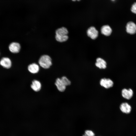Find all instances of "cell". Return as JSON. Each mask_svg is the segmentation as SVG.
<instances>
[{
	"label": "cell",
	"instance_id": "6",
	"mask_svg": "<svg viewBox=\"0 0 136 136\" xmlns=\"http://www.w3.org/2000/svg\"><path fill=\"white\" fill-rule=\"evenodd\" d=\"M127 32L130 34H134L136 32V25L133 22L130 21L128 22L126 26Z\"/></svg>",
	"mask_w": 136,
	"mask_h": 136
},
{
	"label": "cell",
	"instance_id": "15",
	"mask_svg": "<svg viewBox=\"0 0 136 136\" xmlns=\"http://www.w3.org/2000/svg\"><path fill=\"white\" fill-rule=\"evenodd\" d=\"M60 79L64 84L66 86L71 85V81L65 76L62 77Z\"/></svg>",
	"mask_w": 136,
	"mask_h": 136
},
{
	"label": "cell",
	"instance_id": "13",
	"mask_svg": "<svg viewBox=\"0 0 136 136\" xmlns=\"http://www.w3.org/2000/svg\"><path fill=\"white\" fill-rule=\"evenodd\" d=\"M41 84L40 82L37 80H34L32 82L30 85L31 89L35 92L40 91L41 88Z\"/></svg>",
	"mask_w": 136,
	"mask_h": 136
},
{
	"label": "cell",
	"instance_id": "12",
	"mask_svg": "<svg viewBox=\"0 0 136 136\" xmlns=\"http://www.w3.org/2000/svg\"><path fill=\"white\" fill-rule=\"evenodd\" d=\"M112 32L111 28L108 25L103 26L101 28V32L102 34L106 36H110Z\"/></svg>",
	"mask_w": 136,
	"mask_h": 136
},
{
	"label": "cell",
	"instance_id": "18",
	"mask_svg": "<svg viewBox=\"0 0 136 136\" xmlns=\"http://www.w3.org/2000/svg\"><path fill=\"white\" fill-rule=\"evenodd\" d=\"M83 136H87L86 135V134H85L84 135H83Z\"/></svg>",
	"mask_w": 136,
	"mask_h": 136
},
{
	"label": "cell",
	"instance_id": "21",
	"mask_svg": "<svg viewBox=\"0 0 136 136\" xmlns=\"http://www.w3.org/2000/svg\"><path fill=\"white\" fill-rule=\"evenodd\" d=\"M111 0L112 1H115V0Z\"/></svg>",
	"mask_w": 136,
	"mask_h": 136
},
{
	"label": "cell",
	"instance_id": "16",
	"mask_svg": "<svg viewBox=\"0 0 136 136\" xmlns=\"http://www.w3.org/2000/svg\"><path fill=\"white\" fill-rule=\"evenodd\" d=\"M131 11L133 13L136 14V3H134L132 5L131 8Z\"/></svg>",
	"mask_w": 136,
	"mask_h": 136
},
{
	"label": "cell",
	"instance_id": "20",
	"mask_svg": "<svg viewBox=\"0 0 136 136\" xmlns=\"http://www.w3.org/2000/svg\"><path fill=\"white\" fill-rule=\"evenodd\" d=\"M77 1H80L81 0H76Z\"/></svg>",
	"mask_w": 136,
	"mask_h": 136
},
{
	"label": "cell",
	"instance_id": "17",
	"mask_svg": "<svg viewBox=\"0 0 136 136\" xmlns=\"http://www.w3.org/2000/svg\"><path fill=\"white\" fill-rule=\"evenodd\" d=\"M85 134L88 136H94V133L92 131L90 130H86Z\"/></svg>",
	"mask_w": 136,
	"mask_h": 136
},
{
	"label": "cell",
	"instance_id": "19",
	"mask_svg": "<svg viewBox=\"0 0 136 136\" xmlns=\"http://www.w3.org/2000/svg\"><path fill=\"white\" fill-rule=\"evenodd\" d=\"M73 1H76V0H72Z\"/></svg>",
	"mask_w": 136,
	"mask_h": 136
},
{
	"label": "cell",
	"instance_id": "7",
	"mask_svg": "<svg viewBox=\"0 0 136 136\" xmlns=\"http://www.w3.org/2000/svg\"><path fill=\"white\" fill-rule=\"evenodd\" d=\"M0 65L3 67L8 69L11 66L12 62L9 58L7 57H4L2 58L0 61Z\"/></svg>",
	"mask_w": 136,
	"mask_h": 136
},
{
	"label": "cell",
	"instance_id": "2",
	"mask_svg": "<svg viewBox=\"0 0 136 136\" xmlns=\"http://www.w3.org/2000/svg\"><path fill=\"white\" fill-rule=\"evenodd\" d=\"M38 62L42 67L46 69L49 68L52 64L51 57L46 55L42 56L39 59Z\"/></svg>",
	"mask_w": 136,
	"mask_h": 136
},
{
	"label": "cell",
	"instance_id": "11",
	"mask_svg": "<svg viewBox=\"0 0 136 136\" xmlns=\"http://www.w3.org/2000/svg\"><path fill=\"white\" fill-rule=\"evenodd\" d=\"M95 63L96 66L100 69H105L106 67L107 63L103 59L100 58H97Z\"/></svg>",
	"mask_w": 136,
	"mask_h": 136
},
{
	"label": "cell",
	"instance_id": "5",
	"mask_svg": "<svg viewBox=\"0 0 136 136\" xmlns=\"http://www.w3.org/2000/svg\"><path fill=\"white\" fill-rule=\"evenodd\" d=\"M9 48L11 52L13 53H16L19 52L21 49V46L19 43L13 42L10 44Z\"/></svg>",
	"mask_w": 136,
	"mask_h": 136
},
{
	"label": "cell",
	"instance_id": "3",
	"mask_svg": "<svg viewBox=\"0 0 136 136\" xmlns=\"http://www.w3.org/2000/svg\"><path fill=\"white\" fill-rule=\"evenodd\" d=\"M100 85L106 89H109L112 87L114 85L113 81L109 78H103L100 81Z\"/></svg>",
	"mask_w": 136,
	"mask_h": 136
},
{
	"label": "cell",
	"instance_id": "10",
	"mask_svg": "<svg viewBox=\"0 0 136 136\" xmlns=\"http://www.w3.org/2000/svg\"><path fill=\"white\" fill-rule=\"evenodd\" d=\"M55 84L59 91L63 92L65 90L66 86L62 82L60 78H58L56 79Z\"/></svg>",
	"mask_w": 136,
	"mask_h": 136
},
{
	"label": "cell",
	"instance_id": "8",
	"mask_svg": "<svg viewBox=\"0 0 136 136\" xmlns=\"http://www.w3.org/2000/svg\"><path fill=\"white\" fill-rule=\"evenodd\" d=\"M121 94L124 98L127 99H129L132 97L133 92L132 89L131 88H124L122 90Z\"/></svg>",
	"mask_w": 136,
	"mask_h": 136
},
{
	"label": "cell",
	"instance_id": "9",
	"mask_svg": "<svg viewBox=\"0 0 136 136\" xmlns=\"http://www.w3.org/2000/svg\"><path fill=\"white\" fill-rule=\"evenodd\" d=\"M120 109L122 112L126 114H129L131 110V106L126 102L122 103L120 106Z\"/></svg>",
	"mask_w": 136,
	"mask_h": 136
},
{
	"label": "cell",
	"instance_id": "4",
	"mask_svg": "<svg viewBox=\"0 0 136 136\" xmlns=\"http://www.w3.org/2000/svg\"><path fill=\"white\" fill-rule=\"evenodd\" d=\"M87 35L93 40L95 39L98 37V31L94 26L89 27L87 31Z\"/></svg>",
	"mask_w": 136,
	"mask_h": 136
},
{
	"label": "cell",
	"instance_id": "14",
	"mask_svg": "<svg viewBox=\"0 0 136 136\" xmlns=\"http://www.w3.org/2000/svg\"><path fill=\"white\" fill-rule=\"evenodd\" d=\"M27 69L30 72L33 74L37 73L39 72L40 69L39 66L35 63L29 64L28 66Z\"/></svg>",
	"mask_w": 136,
	"mask_h": 136
},
{
	"label": "cell",
	"instance_id": "1",
	"mask_svg": "<svg viewBox=\"0 0 136 136\" xmlns=\"http://www.w3.org/2000/svg\"><path fill=\"white\" fill-rule=\"evenodd\" d=\"M68 33V31L66 28L62 27L58 28L55 31V39L60 42L66 41L69 38Z\"/></svg>",
	"mask_w": 136,
	"mask_h": 136
}]
</instances>
